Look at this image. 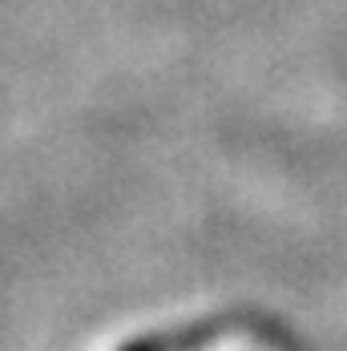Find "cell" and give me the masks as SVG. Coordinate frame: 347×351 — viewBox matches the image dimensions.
I'll return each mask as SVG.
<instances>
[{
    "label": "cell",
    "instance_id": "obj_1",
    "mask_svg": "<svg viewBox=\"0 0 347 351\" xmlns=\"http://www.w3.org/2000/svg\"><path fill=\"white\" fill-rule=\"evenodd\" d=\"M121 351H158V348H154L149 339H134V343H125Z\"/></svg>",
    "mask_w": 347,
    "mask_h": 351
}]
</instances>
